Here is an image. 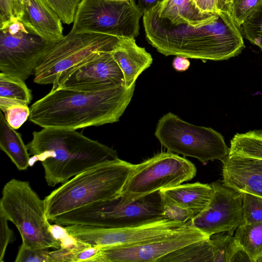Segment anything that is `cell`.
Segmentation results:
<instances>
[{
	"mask_svg": "<svg viewBox=\"0 0 262 262\" xmlns=\"http://www.w3.org/2000/svg\"><path fill=\"white\" fill-rule=\"evenodd\" d=\"M112 54L123 72L127 87L135 84L139 76L153 60L144 48L137 45L135 38H122Z\"/></svg>",
	"mask_w": 262,
	"mask_h": 262,
	"instance_id": "obj_18",
	"label": "cell"
},
{
	"mask_svg": "<svg viewBox=\"0 0 262 262\" xmlns=\"http://www.w3.org/2000/svg\"><path fill=\"white\" fill-rule=\"evenodd\" d=\"M27 146L33 164L40 161L49 186L100 163L118 158L117 151L74 129L43 128L32 133Z\"/></svg>",
	"mask_w": 262,
	"mask_h": 262,
	"instance_id": "obj_3",
	"label": "cell"
},
{
	"mask_svg": "<svg viewBox=\"0 0 262 262\" xmlns=\"http://www.w3.org/2000/svg\"><path fill=\"white\" fill-rule=\"evenodd\" d=\"M222 162L224 186L262 197V159L228 155Z\"/></svg>",
	"mask_w": 262,
	"mask_h": 262,
	"instance_id": "obj_16",
	"label": "cell"
},
{
	"mask_svg": "<svg viewBox=\"0 0 262 262\" xmlns=\"http://www.w3.org/2000/svg\"><path fill=\"white\" fill-rule=\"evenodd\" d=\"M163 195L175 203L192 210L196 215L209 204L213 193L211 185L200 182L180 184L160 190Z\"/></svg>",
	"mask_w": 262,
	"mask_h": 262,
	"instance_id": "obj_20",
	"label": "cell"
},
{
	"mask_svg": "<svg viewBox=\"0 0 262 262\" xmlns=\"http://www.w3.org/2000/svg\"><path fill=\"white\" fill-rule=\"evenodd\" d=\"M163 199L164 219L186 223L196 215L192 210L175 203L164 195Z\"/></svg>",
	"mask_w": 262,
	"mask_h": 262,
	"instance_id": "obj_33",
	"label": "cell"
},
{
	"mask_svg": "<svg viewBox=\"0 0 262 262\" xmlns=\"http://www.w3.org/2000/svg\"><path fill=\"white\" fill-rule=\"evenodd\" d=\"M153 8L160 18L167 19L174 25L187 24L194 27L210 23L219 12L203 13L191 0H164Z\"/></svg>",
	"mask_w": 262,
	"mask_h": 262,
	"instance_id": "obj_19",
	"label": "cell"
},
{
	"mask_svg": "<svg viewBox=\"0 0 262 262\" xmlns=\"http://www.w3.org/2000/svg\"><path fill=\"white\" fill-rule=\"evenodd\" d=\"M0 148L19 170H25L30 165V154L21 135L7 122L0 113Z\"/></svg>",
	"mask_w": 262,
	"mask_h": 262,
	"instance_id": "obj_21",
	"label": "cell"
},
{
	"mask_svg": "<svg viewBox=\"0 0 262 262\" xmlns=\"http://www.w3.org/2000/svg\"><path fill=\"white\" fill-rule=\"evenodd\" d=\"M155 135L169 151L196 159L206 164L223 161L229 148L223 136L210 127L196 126L169 112L158 121Z\"/></svg>",
	"mask_w": 262,
	"mask_h": 262,
	"instance_id": "obj_8",
	"label": "cell"
},
{
	"mask_svg": "<svg viewBox=\"0 0 262 262\" xmlns=\"http://www.w3.org/2000/svg\"><path fill=\"white\" fill-rule=\"evenodd\" d=\"M234 237L252 261L262 254V222L242 223L236 229Z\"/></svg>",
	"mask_w": 262,
	"mask_h": 262,
	"instance_id": "obj_23",
	"label": "cell"
},
{
	"mask_svg": "<svg viewBox=\"0 0 262 262\" xmlns=\"http://www.w3.org/2000/svg\"><path fill=\"white\" fill-rule=\"evenodd\" d=\"M55 42L48 41L15 19L0 29V71L25 81Z\"/></svg>",
	"mask_w": 262,
	"mask_h": 262,
	"instance_id": "obj_11",
	"label": "cell"
},
{
	"mask_svg": "<svg viewBox=\"0 0 262 262\" xmlns=\"http://www.w3.org/2000/svg\"><path fill=\"white\" fill-rule=\"evenodd\" d=\"M190 62L188 58L177 56L173 60L172 67L177 71H186L189 67Z\"/></svg>",
	"mask_w": 262,
	"mask_h": 262,
	"instance_id": "obj_38",
	"label": "cell"
},
{
	"mask_svg": "<svg viewBox=\"0 0 262 262\" xmlns=\"http://www.w3.org/2000/svg\"><path fill=\"white\" fill-rule=\"evenodd\" d=\"M125 84L122 70L112 52H103L70 73L52 88L93 92Z\"/></svg>",
	"mask_w": 262,
	"mask_h": 262,
	"instance_id": "obj_15",
	"label": "cell"
},
{
	"mask_svg": "<svg viewBox=\"0 0 262 262\" xmlns=\"http://www.w3.org/2000/svg\"><path fill=\"white\" fill-rule=\"evenodd\" d=\"M122 38L93 32L71 31L54 42L35 70L34 82L55 84L103 52H112Z\"/></svg>",
	"mask_w": 262,
	"mask_h": 262,
	"instance_id": "obj_7",
	"label": "cell"
},
{
	"mask_svg": "<svg viewBox=\"0 0 262 262\" xmlns=\"http://www.w3.org/2000/svg\"><path fill=\"white\" fill-rule=\"evenodd\" d=\"M193 5L200 11L205 13H214L219 11V0H191Z\"/></svg>",
	"mask_w": 262,
	"mask_h": 262,
	"instance_id": "obj_37",
	"label": "cell"
},
{
	"mask_svg": "<svg viewBox=\"0 0 262 262\" xmlns=\"http://www.w3.org/2000/svg\"><path fill=\"white\" fill-rule=\"evenodd\" d=\"M20 20L48 41L56 42L64 36L61 20L44 0H23Z\"/></svg>",
	"mask_w": 262,
	"mask_h": 262,
	"instance_id": "obj_17",
	"label": "cell"
},
{
	"mask_svg": "<svg viewBox=\"0 0 262 262\" xmlns=\"http://www.w3.org/2000/svg\"><path fill=\"white\" fill-rule=\"evenodd\" d=\"M186 223L164 219L141 226L121 228L83 225H69L64 228L67 235L76 242L102 247L144 242L169 233Z\"/></svg>",
	"mask_w": 262,
	"mask_h": 262,
	"instance_id": "obj_13",
	"label": "cell"
},
{
	"mask_svg": "<svg viewBox=\"0 0 262 262\" xmlns=\"http://www.w3.org/2000/svg\"><path fill=\"white\" fill-rule=\"evenodd\" d=\"M143 23L148 42L166 56L223 60L239 55L245 47L241 27L225 10H219L210 23L194 27L174 25L152 8L144 13Z\"/></svg>",
	"mask_w": 262,
	"mask_h": 262,
	"instance_id": "obj_1",
	"label": "cell"
},
{
	"mask_svg": "<svg viewBox=\"0 0 262 262\" xmlns=\"http://www.w3.org/2000/svg\"><path fill=\"white\" fill-rule=\"evenodd\" d=\"M100 248L74 241L69 245L62 244L60 248L50 253L54 262H92Z\"/></svg>",
	"mask_w": 262,
	"mask_h": 262,
	"instance_id": "obj_25",
	"label": "cell"
},
{
	"mask_svg": "<svg viewBox=\"0 0 262 262\" xmlns=\"http://www.w3.org/2000/svg\"><path fill=\"white\" fill-rule=\"evenodd\" d=\"M243 36L262 50V4L241 26Z\"/></svg>",
	"mask_w": 262,
	"mask_h": 262,
	"instance_id": "obj_28",
	"label": "cell"
},
{
	"mask_svg": "<svg viewBox=\"0 0 262 262\" xmlns=\"http://www.w3.org/2000/svg\"><path fill=\"white\" fill-rule=\"evenodd\" d=\"M143 14L135 0H81L71 31L135 38Z\"/></svg>",
	"mask_w": 262,
	"mask_h": 262,
	"instance_id": "obj_10",
	"label": "cell"
},
{
	"mask_svg": "<svg viewBox=\"0 0 262 262\" xmlns=\"http://www.w3.org/2000/svg\"><path fill=\"white\" fill-rule=\"evenodd\" d=\"M213 262L210 237L177 249L160 258L158 262Z\"/></svg>",
	"mask_w": 262,
	"mask_h": 262,
	"instance_id": "obj_22",
	"label": "cell"
},
{
	"mask_svg": "<svg viewBox=\"0 0 262 262\" xmlns=\"http://www.w3.org/2000/svg\"><path fill=\"white\" fill-rule=\"evenodd\" d=\"M15 262H54L48 249H33L21 244Z\"/></svg>",
	"mask_w": 262,
	"mask_h": 262,
	"instance_id": "obj_34",
	"label": "cell"
},
{
	"mask_svg": "<svg viewBox=\"0 0 262 262\" xmlns=\"http://www.w3.org/2000/svg\"><path fill=\"white\" fill-rule=\"evenodd\" d=\"M211 185L213 193L209 204L191 220V224L209 237L223 232L233 235L243 222V194L217 182Z\"/></svg>",
	"mask_w": 262,
	"mask_h": 262,
	"instance_id": "obj_14",
	"label": "cell"
},
{
	"mask_svg": "<svg viewBox=\"0 0 262 262\" xmlns=\"http://www.w3.org/2000/svg\"><path fill=\"white\" fill-rule=\"evenodd\" d=\"M163 1L164 0H138L137 5L140 10L144 13Z\"/></svg>",
	"mask_w": 262,
	"mask_h": 262,
	"instance_id": "obj_40",
	"label": "cell"
},
{
	"mask_svg": "<svg viewBox=\"0 0 262 262\" xmlns=\"http://www.w3.org/2000/svg\"><path fill=\"white\" fill-rule=\"evenodd\" d=\"M164 219L160 190L126 204L118 199L95 202L62 214L52 222L58 226L83 225L107 228L143 225Z\"/></svg>",
	"mask_w": 262,
	"mask_h": 262,
	"instance_id": "obj_6",
	"label": "cell"
},
{
	"mask_svg": "<svg viewBox=\"0 0 262 262\" xmlns=\"http://www.w3.org/2000/svg\"><path fill=\"white\" fill-rule=\"evenodd\" d=\"M0 200V213L17 228L22 244L33 249L60 248L61 242L53 232L44 199L30 183L12 179L4 185Z\"/></svg>",
	"mask_w": 262,
	"mask_h": 262,
	"instance_id": "obj_5",
	"label": "cell"
},
{
	"mask_svg": "<svg viewBox=\"0 0 262 262\" xmlns=\"http://www.w3.org/2000/svg\"><path fill=\"white\" fill-rule=\"evenodd\" d=\"M58 16L62 23H73L75 13L81 0H44Z\"/></svg>",
	"mask_w": 262,
	"mask_h": 262,
	"instance_id": "obj_31",
	"label": "cell"
},
{
	"mask_svg": "<svg viewBox=\"0 0 262 262\" xmlns=\"http://www.w3.org/2000/svg\"><path fill=\"white\" fill-rule=\"evenodd\" d=\"M213 251V262H231L235 254L242 249L233 235L225 232L210 236Z\"/></svg>",
	"mask_w": 262,
	"mask_h": 262,
	"instance_id": "obj_27",
	"label": "cell"
},
{
	"mask_svg": "<svg viewBox=\"0 0 262 262\" xmlns=\"http://www.w3.org/2000/svg\"><path fill=\"white\" fill-rule=\"evenodd\" d=\"M255 262H262V254L256 259Z\"/></svg>",
	"mask_w": 262,
	"mask_h": 262,
	"instance_id": "obj_42",
	"label": "cell"
},
{
	"mask_svg": "<svg viewBox=\"0 0 262 262\" xmlns=\"http://www.w3.org/2000/svg\"><path fill=\"white\" fill-rule=\"evenodd\" d=\"M210 237L188 221L171 232L144 242L100 247L92 262H158L168 254Z\"/></svg>",
	"mask_w": 262,
	"mask_h": 262,
	"instance_id": "obj_12",
	"label": "cell"
},
{
	"mask_svg": "<svg viewBox=\"0 0 262 262\" xmlns=\"http://www.w3.org/2000/svg\"><path fill=\"white\" fill-rule=\"evenodd\" d=\"M120 1H122V0H120Z\"/></svg>",
	"mask_w": 262,
	"mask_h": 262,
	"instance_id": "obj_43",
	"label": "cell"
},
{
	"mask_svg": "<svg viewBox=\"0 0 262 262\" xmlns=\"http://www.w3.org/2000/svg\"><path fill=\"white\" fill-rule=\"evenodd\" d=\"M0 97L12 98L30 104L32 99V91L21 79L0 73Z\"/></svg>",
	"mask_w": 262,
	"mask_h": 262,
	"instance_id": "obj_26",
	"label": "cell"
},
{
	"mask_svg": "<svg viewBox=\"0 0 262 262\" xmlns=\"http://www.w3.org/2000/svg\"><path fill=\"white\" fill-rule=\"evenodd\" d=\"M262 4V0H232L228 11L237 25L243 23Z\"/></svg>",
	"mask_w": 262,
	"mask_h": 262,
	"instance_id": "obj_30",
	"label": "cell"
},
{
	"mask_svg": "<svg viewBox=\"0 0 262 262\" xmlns=\"http://www.w3.org/2000/svg\"><path fill=\"white\" fill-rule=\"evenodd\" d=\"M242 194L243 223L262 222V197L249 193Z\"/></svg>",
	"mask_w": 262,
	"mask_h": 262,
	"instance_id": "obj_29",
	"label": "cell"
},
{
	"mask_svg": "<svg viewBox=\"0 0 262 262\" xmlns=\"http://www.w3.org/2000/svg\"><path fill=\"white\" fill-rule=\"evenodd\" d=\"M134 164L119 158L92 167L62 184L44 199L47 218L98 202L118 198Z\"/></svg>",
	"mask_w": 262,
	"mask_h": 262,
	"instance_id": "obj_4",
	"label": "cell"
},
{
	"mask_svg": "<svg viewBox=\"0 0 262 262\" xmlns=\"http://www.w3.org/2000/svg\"><path fill=\"white\" fill-rule=\"evenodd\" d=\"M228 155H239L262 159V130L236 134L231 140Z\"/></svg>",
	"mask_w": 262,
	"mask_h": 262,
	"instance_id": "obj_24",
	"label": "cell"
},
{
	"mask_svg": "<svg viewBox=\"0 0 262 262\" xmlns=\"http://www.w3.org/2000/svg\"><path fill=\"white\" fill-rule=\"evenodd\" d=\"M26 105L23 102L12 98L0 97V108L5 113L7 108L14 105Z\"/></svg>",
	"mask_w": 262,
	"mask_h": 262,
	"instance_id": "obj_39",
	"label": "cell"
},
{
	"mask_svg": "<svg viewBox=\"0 0 262 262\" xmlns=\"http://www.w3.org/2000/svg\"><path fill=\"white\" fill-rule=\"evenodd\" d=\"M232 0H219L218 8L219 10H225L228 11L229 4Z\"/></svg>",
	"mask_w": 262,
	"mask_h": 262,
	"instance_id": "obj_41",
	"label": "cell"
},
{
	"mask_svg": "<svg viewBox=\"0 0 262 262\" xmlns=\"http://www.w3.org/2000/svg\"><path fill=\"white\" fill-rule=\"evenodd\" d=\"M23 14V0H0V29L14 20H20Z\"/></svg>",
	"mask_w": 262,
	"mask_h": 262,
	"instance_id": "obj_32",
	"label": "cell"
},
{
	"mask_svg": "<svg viewBox=\"0 0 262 262\" xmlns=\"http://www.w3.org/2000/svg\"><path fill=\"white\" fill-rule=\"evenodd\" d=\"M30 108L27 105H14L4 113V117L8 124L16 130L29 118Z\"/></svg>",
	"mask_w": 262,
	"mask_h": 262,
	"instance_id": "obj_35",
	"label": "cell"
},
{
	"mask_svg": "<svg viewBox=\"0 0 262 262\" xmlns=\"http://www.w3.org/2000/svg\"><path fill=\"white\" fill-rule=\"evenodd\" d=\"M8 219L0 213V261H4L8 245L12 243L15 238L12 230L8 225Z\"/></svg>",
	"mask_w": 262,
	"mask_h": 262,
	"instance_id": "obj_36",
	"label": "cell"
},
{
	"mask_svg": "<svg viewBox=\"0 0 262 262\" xmlns=\"http://www.w3.org/2000/svg\"><path fill=\"white\" fill-rule=\"evenodd\" d=\"M194 165L172 152H160L134 164L118 198L126 204L155 191L182 184L196 175Z\"/></svg>",
	"mask_w": 262,
	"mask_h": 262,
	"instance_id": "obj_9",
	"label": "cell"
},
{
	"mask_svg": "<svg viewBox=\"0 0 262 262\" xmlns=\"http://www.w3.org/2000/svg\"><path fill=\"white\" fill-rule=\"evenodd\" d=\"M135 84L88 92L52 88L30 107L29 120L42 128L76 130L118 121L130 103Z\"/></svg>",
	"mask_w": 262,
	"mask_h": 262,
	"instance_id": "obj_2",
	"label": "cell"
}]
</instances>
